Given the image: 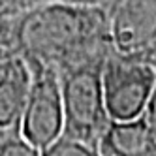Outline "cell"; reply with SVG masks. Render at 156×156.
Listing matches in <instances>:
<instances>
[{"mask_svg":"<svg viewBox=\"0 0 156 156\" xmlns=\"http://www.w3.org/2000/svg\"><path fill=\"white\" fill-rule=\"evenodd\" d=\"M8 19L15 53L28 68H47L60 75L113 53L104 6L53 2Z\"/></svg>","mask_w":156,"mask_h":156,"instance_id":"6da1fadb","label":"cell"},{"mask_svg":"<svg viewBox=\"0 0 156 156\" xmlns=\"http://www.w3.org/2000/svg\"><path fill=\"white\" fill-rule=\"evenodd\" d=\"M105 60L107 57L85 62L58 75L64 107L62 136L96 149H100V143L111 124L102 87Z\"/></svg>","mask_w":156,"mask_h":156,"instance_id":"7a4b0ae2","label":"cell"},{"mask_svg":"<svg viewBox=\"0 0 156 156\" xmlns=\"http://www.w3.org/2000/svg\"><path fill=\"white\" fill-rule=\"evenodd\" d=\"M104 100L111 120H132L145 115L156 87V70L139 58L111 53L102 70Z\"/></svg>","mask_w":156,"mask_h":156,"instance_id":"3957f363","label":"cell"},{"mask_svg":"<svg viewBox=\"0 0 156 156\" xmlns=\"http://www.w3.org/2000/svg\"><path fill=\"white\" fill-rule=\"evenodd\" d=\"M30 92L19 132L32 147L41 151L62 136L64 107L60 77L47 68H30Z\"/></svg>","mask_w":156,"mask_h":156,"instance_id":"277c9868","label":"cell"},{"mask_svg":"<svg viewBox=\"0 0 156 156\" xmlns=\"http://www.w3.org/2000/svg\"><path fill=\"white\" fill-rule=\"evenodd\" d=\"M105 12L113 53L141 60L156 43V0H109Z\"/></svg>","mask_w":156,"mask_h":156,"instance_id":"5b68a950","label":"cell"},{"mask_svg":"<svg viewBox=\"0 0 156 156\" xmlns=\"http://www.w3.org/2000/svg\"><path fill=\"white\" fill-rule=\"evenodd\" d=\"M30 83V68L19 55L0 66V132H19Z\"/></svg>","mask_w":156,"mask_h":156,"instance_id":"8992f818","label":"cell"},{"mask_svg":"<svg viewBox=\"0 0 156 156\" xmlns=\"http://www.w3.org/2000/svg\"><path fill=\"white\" fill-rule=\"evenodd\" d=\"M100 152L102 156H156V139L145 115L132 120H111Z\"/></svg>","mask_w":156,"mask_h":156,"instance_id":"52a82bcc","label":"cell"},{"mask_svg":"<svg viewBox=\"0 0 156 156\" xmlns=\"http://www.w3.org/2000/svg\"><path fill=\"white\" fill-rule=\"evenodd\" d=\"M41 156H102V152H100V149L90 147L87 143L60 136L49 147L41 149Z\"/></svg>","mask_w":156,"mask_h":156,"instance_id":"ba28073f","label":"cell"},{"mask_svg":"<svg viewBox=\"0 0 156 156\" xmlns=\"http://www.w3.org/2000/svg\"><path fill=\"white\" fill-rule=\"evenodd\" d=\"M53 2H70V4H92V6H107L109 0H0V17H13L30 8Z\"/></svg>","mask_w":156,"mask_h":156,"instance_id":"9c48e42d","label":"cell"},{"mask_svg":"<svg viewBox=\"0 0 156 156\" xmlns=\"http://www.w3.org/2000/svg\"><path fill=\"white\" fill-rule=\"evenodd\" d=\"M0 156H41V151L21 136V132H0Z\"/></svg>","mask_w":156,"mask_h":156,"instance_id":"30bf717a","label":"cell"},{"mask_svg":"<svg viewBox=\"0 0 156 156\" xmlns=\"http://www.w3.org/2000/svg\"><path fill=\"white\" fill-rule=\"evenodd\" d=\"M145 119H147L149 126L154 133V139H156V87H154V92L151 96V102H149L147 109H145Z\"/></svg>","mask_w":156,"mask_h":156,"instance_id":"8fae6325","label":"cell"}]
</instances>
